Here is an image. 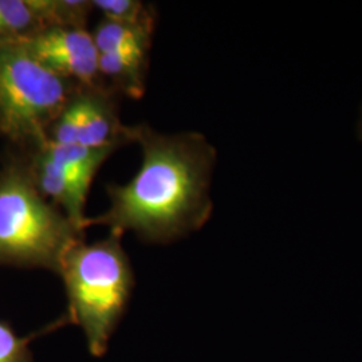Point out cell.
Masks as SVG:
<instances>
[{"instance_id": "9", "label": "cell", "mask_w": 362, "mask_h": 362, "mask_svg": "<svg viewBox=\"0 0 362 362\" xmlns=\"http://www.w3.org/2000/svg\"><path fill=\"white\" fill-rule=\"evenodd\" d=\"M145 61L146 52L143 50L100 54V76L112 79L132 98H140L145 90Z\"/></svg>"}, {"instance_id": "1", "label": "cell", "mask_w": 362, "mask_h": 362, "mask_svg": "<svg viewBox=\"0 0 362 362\" xmlns=\"http://www.w3.org/2000/svg\"><path fill=\"white\" fill-rule=\"evenodd\" d=\"M125 134L141 149L140 169L127 184L109 185V208L88 219V227L106 226L119 236L130 231L148 243H169L200 230L214 211L216 149L196 132L167 134L125 125Z\"/></svg>"}, {"instance_id": "14", "label": "cell", "mask_w": 362, "mask_h": 362, "mask_svg": "<svg viewBox=\"0 0 362 362\" xmlns=\"http://www.w3.org/2000/svg\"><path fill=\"white\" fill-rule=\"evenodd\" d=\"M81 130V100L79 90L74 94L70 103L66 105L62 113L52 124L49 133V143L58 145L78 144Z\"/></svg>"}, {"instance_id": "15", "label": "cell", "mask_w": 362, "mask_h": 362, "mask_svg": "<svg viewBox=\"0 0 362 362\" xmlns=\"http://www.w3.org/2000/svg\"><path fill=\"white\" fill-rule=\"evenodd\" d=\"M0 362H34L28 339L21 338L4 322H0Z\"/></svg>"}, {"instance_id": "4", "label": "cell", "mask_w": 362, "mask_h": 362, "mask_svg": "<svg viewBox=\"0 0 362 362\" xmlns=\"http://www.w3.org/2000/svg\"><path fill=\"white\" fill-rule=\"evenodd\" d=\"M77 83L38 62L21 42L0 45V132L37 148L74 97Z\"/></svg>"}, {"instance_id": "6", "label": "cell", "mask_w": 362, "mask_h": 362, "mask_svg": "<svg viewBox=\"0 0 362 362\" xmlns=\"http://www.w3.org/2000/svg\"><path fill=\"white\" fill-rule=\"evenodd\" d=\"M28 173L39 194L46 199L50 197L62 208V212L78 228L85 230L88 227L89 218L85 215V203L89 187L73 177L42 149H37Z\"/></svg>"}, {"instance_id": "13", "label": "cell", "mask_w": 362, "mask_h": 362, "mask_svg": "<svg viewBox=\"0 0 362 362\" xmlns=\"http://www.w3.org/2000/svg\"><path fill=\"white\" fill-rule=\"evenodd\" d=\"M93 7L104 13L105 19L130 25V26H155L153 15L139 0H94Z\"/></svg>"}, {"instance_id": "7", "label": "cell", "mask_w": 362, "mask_h": 362, "mask_svg": "<svg viewBox=\"0 0 362 362\" xmlns=\"http://www.w3.org/2000/svg\"><path fill=\"white\" fill-rule=\"evenodd\" d=\"M81 100V130L78 144L103 148L128 143L125 125L117 117L113 103L103 89L79 90Z\"/></svg>"}, {"instance_id": "11", "label": "cell", "mask_w": 362, "mask_h": 362, "mask_svg": "<svg viewBox=\"0 0 362 362\" xmlns=\"http://www.w3.org/2000/svg\"><path fill=\"white\" fill-rule=\"evenodd\" d=\"M43 28L79 27L85 28L93 1L85 0H30Z\"/></svg>"}, {"instance_id": "10", "label": "cell", "mask_w": 362, "mask_h": 362, "mask_svg": "<svg viewBox=\"0 0 362 362\" xmlns=\"http://www.w3.org/2000/svg\"><path fill=\"white\" fill-rule=\"evenodd\" d=\"M153 27L130 26L104 19L91 34L100 54L143 50L148 52Z\"/></svg>"}, {"instance_id": "2", "label": "cell", "mask_w": 362, "mask_h": 362, "mask_svg": "<svg viewBox=\"0 0 362 362\" xmlns=\"http://www.w3.org/2000/svg\"><path fill=\"white\" fill-rule=\"evenodd\" d=\"M121 238L109 233L91 245L79 242L66 254L58 274L64 279L69 302L62 322L81 326L89 351L97 357L106 353L134 286Z\"/></svg>"}, {"instance_id": "12", "label": "cell", "mask_w": 362, "mask_h": 362, "mask_svg": "<svg viewBox=\"0 0 362 362\" xmlns=\"http://www.w3.org/2000/svg\"><path fill=\"white\" fill-rule=\"evenodd\" d=\"M42 28L30 0H0V45L27 38Z\"/></svg>"}, {"instance_id": "5", "label": "cell", "mask_w": 362, "mask_h": 362, "mask_svg": "<svg viewBox=\"0 0 362 362\" xmlns=\"http://www.w3.org/2000/svg\"><path fill=\"white\" fill-rule=\"evenodd\" d=\"M21 42L45 67L88 89L100 86V52L86 28L46 27Z\"/></svg>"}, {"instance_id": "8", "label": "cell", "mask_w": 362, "mask_h": 362, "mask_svg": "<svg viewBox=\"0 0 362 362\" xmlns=\"http://www.w3.org/2000/svg\"><path fill=\"white\" fill-rule=\"evenodd\" d=\"M117 145L93 148L81 144L58 145L49 143L39 148L54 160L58 165L65 168L73 177L90 188L91 181L105 160L116 151Z\"/></svg>"}, {"instance_id": "16", "label": "cell", "mask_w": 362, "mask_h": 362, "mask_svg": "<svg viewBox=\"0 0 362 362\" xmlns=\"http://www.w3.org/2000/svg\"><path fill=\"white\" fill-rule=\"evenodd\" d=\"M357 136H358V139L362 141V106L361 112H360V118H358V122H357Z\"/></svg>"}, {"instance_id": "3", "label": "cell", "mask_w": 362, "mask_h": 362, "mask_svg": "<svg viewBox=\"0 0 362 362\" xmlns=\"http://www.w3.org/2000/svg\"><path fill=\"white\" fill-rule=\"evenodd\" d=\"M83 230L39 194L28 170L0 176V264L42 267L59 274L66 254Z\"/></svg>"}]
</instances>
